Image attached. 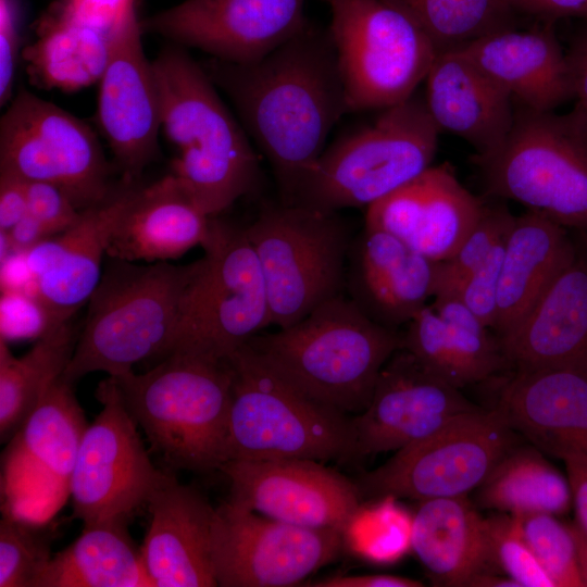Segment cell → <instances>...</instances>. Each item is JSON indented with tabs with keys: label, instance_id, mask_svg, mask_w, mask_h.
<instances>
[{
	"label": "cell",
	"instance_id": "6da1fadb",
	"mask_svg": "<svg viewBox=\"0 0 587 587\" xmlns=\"http://www.w3.org/2000/svg\"><path fill=\"white\" fill-rule=\"evenodd\" d=\"M232 100L249 134L267 159L282 203L292 204L340 117L349 112L330 34L304 27L260 60L202 65Z\"/></svg>",
	"mask_w": 587,
	"mask_h": 587
},
{
	"label": "cell",
	"instance_id": "7a4b0ae2",
	"mask_svg": "<svg viewBox=\"0 0 587 587\" xmlns=\"http://www.w3.org/2000/svg\"><path fill=\"white\" fill-rule=\"evenodd\" d=\"M152 65L161 128L178 149L171 172L207 215L217 216L257 186L260 167L248 134L185 47H166Z\"/></svg>",
	"mask_w": 587,
	"mask_h": 587
},
{
	"label": "cell",
	"instance_id": "3957f363",
	"mask_svg": "<svg viewBox=\"0 0 587 587\" xmlns=\"http://www.w3.org/2000/svg\"><path fill=\"white\" fill-rule=\"evenodd\" d=\"M246 344L307 396L348 415L367 408L383 366L403 348V332L373 322L341 292Z\"/></svg>",
	"mask_w": 587,
	"mask_h": 587
},
{
	"label": "cell",
	"instance_id": "277c9868",
	"mask_svg": "<svg viewBox=\"0 0 587 587\" xmlns=\"http://www.w3.org/2000/svg\"><path fill=\"white\" fill-rule=\"evenodd\" d=\"M88 300L85 323L62 377L74 384L92 372L118 377L172 349L192 265L135 264L108 257Z\"/></svg>",
	"mask_w": 587,
	"mask_h": 587
},
{
	"label": "cell",
	"instance_id": "5b68a950",
	"mask_svg": "<svg viewBox=\"0 0 587 587\" xmlns=\"http://www.w3.org/2000/svg\"><path fill=\"white\" fill-rule=\"evenodd\" d=\"M113 378L151 449L166 465L218 470L233 392L227 360L174 350L145 373Z\"/></svg>",
	"mask_w": 587,
	"mask_h": 587
},
{
	"label": "cell",
	"instance_id": "8992f818",
	"mask_svg": "<svg viewBox=\"0 0 587 587\" xmlns=\"http://www.w3.org/2000/svg\"><path fill=\"white\" fill-rule=\"evenodd\" d=\"M227 361L233 392L224 461L348 460L355 457L352 420L295 387L248 344Z\"/></svg>",
	"mask_w": 587,
	"mask_h": 587
},
{
	"label": "cell",
	"instance_id": "52a82bcc",
	"mask_svg": "<svg viewBox=\"0 0 587 587\" xmlns=\"http://www.w3.org/2000/svg\"><path fill=\"white\" fill-rule=\"evenodd\" d=\"M440 129L413 95L326 147L292 204L338 212L373 204L432 166Z\"/></svg>",
	"mask_w": 587,
	"mask_h": 587
},
{
	"label": "cell",
	"instance_id": "ba28073f",
	"mask_svg": "<svg viewBox=\"0 0 587 587\" xmlns=\"http://www.w3.org/2000/svg\"><path fill=\"white\" fill-rule=\"evenodd\" d=\"M488 196L510 199L587 233V120L520 105L494 151L473 157Z\"/></svg>",
	"mask_w": 587,
	"mask_h": 587
},
{
	"label": "cell",
	"instance_id": "9c48e42d",
	"mask_svg": "<svg viewBox=\"0 0 587 587\" xmlns=\"http://www.w3.org/2000/svg\"><path fill=\"white\" fill-rule=\"evenodd\" d=\"M201 247L204 254L191 263L171 351L227 360L272 325L265 283L245 228L211 217Z\"/></svg>",
	"mask_w": 587,
	"mask_h": 587
},
{
	"label": "cell",
	"instance_id": "30bf717a",
	"mask_svg": "<svg viewBox=\"0 0 587 587\" xmlns=\"http://www.w3.org/2000/svg\"><path fill=\"white\" fill-rule=\"evenodd\" d=\"M245 229L261 266L273 326L291 325L344 292L353 236L338 212L280 203L264 208Z\"/></svg>",
	"mask_w": 587,
	"mask_h": 587
},
{
	"label": "cell",
	"instance_id": "8fae6325",
	"mask_svg": "<svg viewBox=\"0 0 587 587\" xmlns=\"http://www.w3.org/2000/svg\"><path fill=\"white\" fill-rule=\"evenodd\" d=\"M349 112L386 109L415 93L439 53L407 15L383 0H323Z\"/></svg>",
	"mask_w": 587,
	"mask_h": 587
},
{
	"label": "cell",
	"instance_id": "7c38bea8",
	"mask_svg": "<svg viewBox=\"0 0 587 587\" xmlns=\"http://www.w3.org/2000/svg\"><path fill=\"white\" fill-rule=\"evenodd\" d=\"M516 445L517 434L500 410L480 408L396 451L354 483L362 499L467 497Z\"/></svg>",
	"mask_w": 587,
	"mask_h": 587
},
{
	"label": "cell",
	"instance_id": "4fadbf2b",
	"mask_svg": "<svg viewBox=\"0 0 587 587\" xmlns=\"http://www.w3.org/2000/svg\"><path fill=\"white\" fill-rule=\"evenodd\" d=\"M0 170L57 186L79 211L111 193L110 165L95 132L24 88L1 117Z\"/></svg>",
	"mask_w": 587,
	"mask_h": 587
},
{
	"label": "cell",
	"instance_id": "5bb4252c",
	"mask_svg": "<svg viewBox=\"0 0 587 587\" xmlns=\"http://www.w3.org/2000/svg\"><path fill=\"white\" fill-rule=\"evenodd\" d=\"M96 396L102 409L85 432L67 485L83 526L127 523L166 475L152 464L114 378L102 380Z\"/></svg>",
	"mask_w": 587,
	"mask_h": 587
},
{
	"label": "cell",
	"instance_id": "9a60e30c",
	"mask_svg": "<svg viewBox=\"0 0 587 587\" xmlns=\"http://www.w3.org/2000/svg\"><path fill=\"white\" fill-rule=\"evenodd\" d=\"M346 535L263 516L226 501L215 508L212 557L220 587H287L333 562Z\"/></svg>",
	"mask_w": 587,
	"mask_h": 587
},
{
	"label": "cell",
	"instance_id": "2e32d148",
	"mask_svg": "<svg viewBox=\"0 0 587 587\" xmlns=\"http://www.w3.org/2000/svg\"><path fill=\"white\" fill-rule=\"evenodd\" d=\"M229 501L263 516L346 535L361 509L354 482L310 459L228 460Z\"/></svg>",
	"mask_w": 587,
	"mask_h": 587
},
{
	"label": "cell",
	"instance_id": "e0dca14e",
	"mask_svg": "<svg viewBox=\"0 0 587 587\" xmlns=\"http://www.w3.org/2000/svg\"><path fill=\"white\" fill-rule=\"evenodd\" d=\"M305 0H185L140 22L141 29L232 63L262 59L307 24Z\"/></svg>",
	"mask_w": 587,
	"mask_h": 587
},
{
	"label": "cell",
	"instance_id": "ac0fdd59",
	"mask_svg": "<svg viewBox=\"0 0 587 587\" xmlns=\"http://www.w3.org/2000/svg\"><path fill=\"white\" fill-rule=\"evenodd\" d=\"M477 409L461 389L400 348L383 366L367 408L351 417L355 457L396 452Z\"/></svg>",
	"mask_w": 587,
	"mask_h": 587
},
{
	"label": "cell",
	"instance_id": "d6986e66",
	"mask_svg": "<svg viewBox=\"0 0 587 587\" xmlns=\"http://www.w3.org/2000/svg\"><path fill=\"white\" fill-rule=\"evenodd\" d=\"M141 32L136 14L112 37L98 92V124L128 183L157 158L161 129L159 88Z\"/></svg>",
	"mask_w": 587,
	"mask_h": 587
},
{
	"label": "cell",
	"instance_id": "ffe728a7",
	"mask_svg": "<svg viewBox=\"0 0 587 587\" xmlns=\"http://www.w3.org/2000/svg\"><path fill=\"white\" fill-rule=\"evenodd\" d=\"M485 204L445 163L430 166L369 205L364 226L388 233L427 259L441 262L472 232Z\"/></svg>",
	"mask_w": 587,
	"mask_h": 587
},
{
	"label": "cell",
	"instance_id": "44dd1931",
	"mask_svg": "<svg viewBox=\"0 0 587 587\" xmlns=\"http://www.w3.org/2000/svg\"><path fill=\"white\" fill-rule=\"evenodd\" d=\"M436 265L399 238L364 226L349 247L344 292L373 322L402 329L434 297Z\"/></svg>",
	"mask_w": 587,
	"mask_h": 587
},
{
	"label": "cell",
	"instance_id": "7402d4cb",
	"mask_svg": "<svg viewBox=\"0 0 587 587\" xmlns=\"http://www.w3.org/2000/svg\"><path fill=\"white\" fill-rule=\"evenodd\" d=\"M130 184L83 210L68 229L25 252L35 296L57 322L71 320L99 284L112 232L135 188Z\"/></svg>",
	"mask_w": 587,
	"mask_h": 587
},
{
	"label": "cell",
	"instance_id": "603a6c76",
	"mask_svg": "<svg viewBox=\"0 0 587 587\" xmlns=\"http://www.w3.org/2000/svg\"><path fill=\"white\" fill-rule=\"evenodd\" d=\"M147 507L150 523L141 553L153 587H216L212 557L215 508L168 472Z\"/></svg>",
	"mask_w": 587,
	"mask_h": 587
},
{
	"label": "cell",
	"instance_id": "cb8c5ba5",
	"mask_svg": "<svg viewBox=\"0 0 587 587\" xmlns=\"http://www.w3.org/2000/svg\"><path fill=\"white\" fill-rule=\"evenodd\" d=\"M575 252L539 301L500 338L513 370L561 369L587 374V241Z\"/></svg>",
	"mask_w": 587,
	"mask_h": 587
},
{
	"label": "cell",
	"instance_id": "d4e9b609",
	"mask_svg": "<svg viewBox=\"0 0 587 587\" xmlns=\"http://www.w3.org/2000/svg\"><path fill=\"white\" fill-rule=\"evenodd\" d=\"M496 408L510 427L560 459L587 454V374L561 369L513 370Z\"/></svg>",
	"mask_w": 587,
	"mask_h": 587
},
{
	"label": "cell",
	"instance_id": "484cf974",
	"mask_svg": "<svg viewBox=\"0 0 587 587\" xmlns=\"http://www.w3.org/2000/svg\"><path fill=\"white\" fill-rule=\"evenodd\" d=\"M402 332L403 348L455 388L511 369L497 334L454 295L435 296Z\"/></svg>",
	"mask_w": 587,
	"mask_h": 587
},
{
	"label": "cell",
	"instance_id": "4316f807",
	"mask_svg": "<svg viewBox=\"0 0 587 587\" xmlns=\"http://www.w3.org/2000/svg\"><path fill=\"white\" fill-rule=\"evenodd\" d=\"M425 82V103L440 130L467 141L477 155L496 150L507 138L513 98L460 48L439 52Z\"/></svg>",
	"mask_w": 587,
	"mask_h": 587
},
{
	"label": "cell",
	"instance_id": "83f0119b",
	"mask_svg": "<svg viewBox=\"0 0 587 587\" xmlns=\"http://www.w3.org/2000/svg\"><path fill=\"white\" fill-rule=\"evenodd\" d=\"M459 48L523 107L552 112L574 99L569 59L549 24L501 29Z\"/></svg>",
	"mask_w": 587,
	"mask_h": 587
},
{
	"label": "cell",
	"instance_id": "f1b7e54d",
	"mask_svg": "<svg viewBox=\"0 0 587 587\" xmlns=\"http://www.w3.org/2000/svg\"><path fill=\"white\" fill-rule=\"evenodd\" d=\"M211 224L172 172L134 188L112 232L107 257L129 262L174 260L205 241Z\"/></svg>",
	"mask_w": 587,
	"mask_h": 587
},
{
	"label": "cell",
	"instance_id": "f546056e",
	"mask_svg": "<svg viewBox=\"0 0 587 587\" xmlns=\"http://www.w3.org/2000/svg\"><path fill=\"white\" fill-rule=\"evenodd\" d=\"M567 228L528 210L515 216L505 240L492 330L511 333L530 312L575 252Z\"/></svg>",
	"mask_w": 587,
	"mask_h": 587
},
{
	"label": "cell",
	"instance_id": "4dcf8cb0",
	"mask_svg": "<svg viewBox=\"0 0 587 587\" xmlns=\"http://www.w3.org/2000/svg\"><path fill=\"white\" fill-rule=\"evenodd\" d=\"M417 502L411 549L433 582L476 587L480 577L498 574L490 560L486 517L467 497Z\"/></svg>",
	"mask_w": 587,
	"mask_h": 587
},
{
	"label": "cell",
	"instance_id": "1f68e13d",
	"mask_svg": "<svg viewBox=\"0 0 587 587\" xmlns=\"http://www.w3.org/2000/svg\"><path fill=\"white\" fill-rule=\"evenodd\" d=\"M112 38L77 22L58 3L39 20L36 39L23 50L32 84L73 92L99 83Z\"/></svg>",
	"mask_w": 587,
	"mask_h": 587
},
{
	"label": "cell",
	"instance_id": "d6a6232c",
	"mask_svg": "<svg viewBox=\"0 0 587 587\" xmlns=\"http://www.w3.org/2000/svg\"><path fill=\"white\" fill-rule=\"evenodd\" d=\"M33 587H153L141 548L126 523L83 526L82 534L51 555Z\"/></svg>",
	"mask_w": 587,
	"mask_h": 587
},
{
	"label": "cell",
	"instance_id": "836d02e7",
	"mask_svg": "<svg viewBox=\"0 0 587 587\" xmlns=\"http://www.w3.org/2000/svg\"><path fill=\"white\" fill-rule=\"evenodd\" d=\"M476 504L510 515H563L572 509L567 476L535 446H514L475 489Z\"/></svg>",
	"mask_w": 587,
	"mask_h": 587
},
{
	"label": "cell",
	"instance_id": "e575fe53",
	"mask_svg": "<svg viewBox=\"0 0 587 587\" xmlns=\"http://www.w3.org/2000/svg\"><path fill=\"white\" fill-rule=\"evenodd\" d=\"M76 339L71 320L54 325L23 357L0 337L1 441L16 435L50 385L67 366Z\"/></svg>",
	"mask_w": 587,
	"mask_h": 587
},
{
	"label": "cell",
	"instance_id": "d590c367",
	"mask_svg": "<svg viewBox=\"0 0 587 587\" xmlns=\"http://www.w3.org/2000/svg\"><path fill=\"white\" fill-rule=\"evenodd\" d=\"M73 385L55 379L16 434L27 455L67 485L88 427Z\"/></svg>",
	"mask_w": 587,
	"mask_h": 587
},
{
	"label": "cell",
	"instance_id": "8d00e7d4",
	"mask_svg": "<svg viewBox=\"0 0 587 587\" xmlns=\"http://www.w3.org/2000/svg\"><path fill=\"white\" fill-rule=\"evenodd\" d=\"M415 23L438 52L514 27L515 13L502 0H383Z\"/></svg>",
	"mask_w": 587,
	"mask_h": 587
},
{
	"label": "cell",
	"instance_id": "74e56055",
	"mask_svg": "<svg viewBox=\"0 0 587 587\" xmlns=\"http://www.w3.org/2000/svg\"><path fill=\"white\" fill-rule=\"evenodd\" d=\"M514 218L504 204L486 202L482 216L458 250L449 259L437 262L434 297L453 294L507 238Z\"/></svg>",
	"mask_w": 587,
	"mask_h": 587
},
{
	"label": "cell",
	"instance_id": "f35d334b",
	"mask_svg": "<svg viewBox=\"0 0 587 587\" xmlns=\"http://www.w3.org/2000/svg\"><path fill=\"white\" fill-rule=\"evenodd\" d=\"M515 517L526 542L554 587H584L572 523H563L557 515L545 513Z\"/></svg>",
	"mask_w": 587,
	"mask_h": 587
},
{
	"label": "cell",
	"instance_id": "ab89813d",
	"mask_svg": "<svg viewBox=\"0 0 587 587\" xmlns=\"http://www.w3.org/2000/svg\"><path fill=\"white\" fill-rule=\"evenodd\" d=\"M48 529L13 515L0 522V587H33L51 558Z\"/></svg>",
	"mask_w": 587,
	"mask_h": 587
},
{
	"label": "cell",
	"instance_id": "60d3db41",
	"mask_svg": "<svg viewBox=\"0 0 587 587\" xmlns=\"http://www.w3.org/2000/svg\"><path fill=\"white\" fill-rule=\"evenodd\" d=\"M378 500L373 509L361 508L350 526H355V548L364 557L392 562L411 548L412 516L397 505L396 498Z\"/></svg>",
	"mask_w": 587,
	"mask_h": 587
},
{
	"label": "cell",
	"instance_id": "b9f144b4",
	"mask_svg": "<svg viewBox=\"0 0 587 587\" xmlns=\"http://www.w3.org/2000/svg\"><path fill=\"white\" fill-rule=\"evenodd\" d=\"M490 560L495 571L520 587H554L526 542L515 516L498 512L486 517Z\"/></svg>",
	"mask_w": 587,
	"mask_h": 587
},
{
	"label": "cell",
	"instance_id": "7bdbcfd3",
	"mask_svg": "<svg viewBox=\"0 0 587 587\" xmlns=\"http://www.w3.org/2000/svg\"><path fill=\"white\" fill-rule=\"evenodd\" d=\"M505 240L507 238L494 249L488 258L459 285L453 294H449L459 297L491 329L497 312Z\"/></svg>",
	"mask_w": 587,
	"mask_h": 587
},
{
	"label": "cell",
	"instance_id": "ee69618b",
	"mask_svg": "<svg viewBox=\"0 0 587 587\" xmlns=\"http://www.w3.org/2000/svg\"><path fill=\"white\" fill-rule=\"evenodd\" d=\"M0 308V337L5 340L32 336L39 338L54 325L60 324L36 297L25 292L3 290Z\"/></svg>",
	"mask_w": 587,
	"mask_h": 587
},
{
	"label": "cell",
	"instance_id": "f6af8a7d",
	"mask_svg": "<svg viewBox=\"0 0 587 587\" xmlns=\"http://www.w3.org/2000/svg\"><path fill=\"white\" fill-rule=\"evenodd\" d=\"M27 213L37 218L51 236L75 225L82 215L60 188L43 182H27Z\"/></svg>",
	"mask_w": 587,
	"mask_h": 587
},
{
	"label": "cell",
	"instance_id": "bcb514c9",
	"mask_svg": "<svg viewBox=\"0 0 587 587\" xmlns=\"http://www.w3.org/2000/svg\"><path fill=\"white\" fill-rule=\"evenodd\" d=\"M57 3L71 17L110 39L136 15V0H60Z\"/></svg>",
	"mask_w": 587,
	"mask_h": 587
},
{
	"label": "cell",
	"instance_id": "7dc6e473",
	"mask_svg": "<svg viewBox=\"0 0 587 587\" xmlns=\"http://www.w3.org/2000/svg\"><path fill=\"white\" fill-rule=\"evenodd\" d=\"M20 50L18 7L15 0H0V104L12 98Z\"/></svg>",
	"mask_w": 587,
	"mask_h": 587
},
{
	"label": "cell",
	"instance_id": "c3c4849f",
	"mask_svg": "<svg viewBox=\"0 0 587 587\" xmlns=\"http://www.w3.org/2000/svg\"><path fill=\"white\" fill-rule=\"evenodd\" d=\"M27 213V180L0 170V230H10Z\"/></svg>",
	"mask_w": 587,
	"mask_h": 587
},
{
	"label": "cell",
	"instance_id": "681fc988",
	"mask_svg": "<svg viewBox=\"0 0 587 587\" xmlns=\"http://www.w3.org/2000/svg\"><path fill=\"white\" fill-rule=\"evenodd\" d=\"M516 13L548 23L565 17L587 18V0H502Z\"/></svg>",
	"mask_w": 587,
	"mask_h": 587
},
{
	"label": "cell",
	"instance_id": "f907efd6",
	"mask_svg": "<svg viewBox=\"0 0 587 587\" xmlns=\"http://www.w3.org/2000/svg\"><path fill=\"white\" fill-rule=\"evenodd\" d=\"M560 460L565 464L566 476L572 491V508L576 524L587 535V454L569 452Z\"/></svg>",
	"mask_w": 587,
	"mask_h": 587
},
{
	"label": "cell",
	"instance_id": "816d5d0a",
	"mask_svg": "<svg viewBox=\"0 0 587 587\" xmlns=\"http://www.w3.org/2000/svg\"><path fill=\"white\" fill-rule=\"evenodd\" d=\"M311 587H422L421 580L392 574L336 575L317 579Z\"/></svg>",
	"mask_w": 587,
	"mask_h": 587
},
{
	"label": "cell",
	"instance_id": "f5cc1de1",
	"mask_svg": "<svg viewBox=\"0 0 587 587\" xmlns=\"http://www.w3.org/2000/svg\"><path fill=\"white\" fill-rule=\"evenodd\" d=\"M566 55L572 74L575 108L587 120V30L574 39Z\"/></svg>",
	"mask_w": 587,
	"mask_h": 587
},
{
	"label": "cell",
	"instance_id": "db71d44e",
	"mask_svg": "<svg viewBox=\"0 0 587 587\" xmlns=\"http://www.w3.org/2000/svg\"><path fill=\"white\" fill-rule=\"evenodd\" d=\"M7 234L13 253L27 252L37 243L52 237L45 226L29 213H26Z\"/></svg>",
	"mask_w": 587,
	"mask_h": 587
},
{
	"label": "cell",
	"instance_id": "11a10c76",
	"mask_svg": "<svg viewBox=\"0 0 587 587\" xmlns=\"http://www.w3.org/2000/svg\"><path fill=\"white\" fill-rule=\"evenodd\" d=\"M572 529L576 541L578 570L585 587L587 586V535L576 523H572Z\"/></svg>",
	"mask_w": 587,
	"mask_h": 587
}]
</instances>
